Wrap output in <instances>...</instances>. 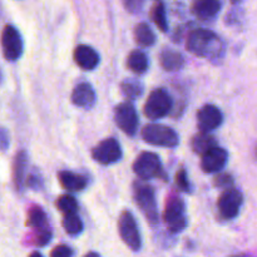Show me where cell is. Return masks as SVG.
I'll return each instance as SVG.
<instances>
[{
  "instance_id": "obj_27",
  "label": "cell",
  "mask_w": 257,
  "mask_h": 257,
  "mask_svg": "<svg viewBox=\"0 0 257 257\" xmlns=\"http://www.w3.org/2000/svg\"><path fill=\"white\" fill-rule=\"evenodd\" d=\"M57 207L64 216L73 215V213H77L78 203L73 196L62 195L57 200Z\"/></svg>"
},
{
  "instance_id": "obj_31",
  "label": "cell",
  "mask_w": 257,
  "mask_h": 257,
  "mask_svg": "<svg viewBox=\"0 0 257 257\" xmlns=\"http://www.w3.org/2000/svg\"><path fill=\"white\" fill-rule=\"evenodd\" d=\"M42 177H40L37 172H33L28 176L27 185L29 186L30 188H33V190H39V188H42Z\"/></svg>"
},
{
  "instance_id": "obj_19",
  "label": "cell",
  "mask_w": 257,
  "mask_h": 257,
  "mask_svg": "<svg viewBox=\"0 0 257 257\" xmlns=\"http://www.w3.org/2000/svg\"><path fill=\"white\" fill-rule=\"evenodd\" d=\"M28 167V155L25 151H20L14 160V171H13V176H14V183L19 191L23 190L25 183V172H27Z\"/></svg>"
},
{
  "instance_id": "obj_17",
  "label": "cell",
  "mask_w": 257,
  "mask_h": 257,
  "mask_svg": "<svg viewBox=\"0 0 257 257\" xmlns=\"http://www.w3.org/2000/svg\"><path fill=\"white\" fill-rule=\"evenodd\" d=\"M58 178H59V182L63 188L70 191V192H79V191L84 190L87 186V181L83 176L73 173L70 171H60L58 173Z\"/></svg>"
},
{
  "instance_id": "obj_22",
  "label": "cell",
  "mask_w": 257,
  "mask_h": 257,
  "mask_svg": "<svg viewBox=\"0 0 257 257\" xmlns=\"http://www.w3.org/2000/svg\"><path fill=\"white\" fill-rule=\"evenodd\" d=\"M135 39L141 47H152L156 43V35L147 23H140L135 28Z\"/></svg>"
},
{
  "instance_id": "obj_4",
  "label": "cell",
  "mask_w": 257,
  "mask_h": 257,
  "mask_svg": "<svg viewBox=\"0 0 257 257\" xmlns=\"http://www.w3.org/2000/svg\"><path fill=\"white\" fill-rule=\"evenodd\" d=\"M163 221L172 233H180L187 227L186 207L182 198L178 196H170L163 211Z\"/></svg>"
},
{
  "instance_id": "obj_24",
  "label": "cell",
  "mask_w": 257,
  "mask_h": 257,
  "mask_svg": "<svg viewBox=\"0 0 257 257\" xmlns=\"http://www.w3.org/2000/svg\"><path fill=\"white\" fill-rule=\"evenodd\" d=\"M143 84L140 79H133V78H128L120 83V92H122L123 97L127 99H136V98L141 97L143 93Z\"/></svg>"
},
{
  "instance_id": "obj_7",
  "label": "cell",
  "mask_w": 257,
  "mask_h": 257,
  "mask_svg": "<svg viewBox=\"0 0 257 257\" xmlns=\"http://www.w3.org/2000/svg\"><path fill=\"white\" fill-rule=\"evenodd\" d=\"M133 171L137 175V177L142 181L161 177L163 173L160 157L152 152L141 153L133 163Z\"/></svg>"
},
{
  "instance_id": "obj_23",
  "label": "cell",
  "mask_w": 257,
  "mask_h": 257,
  "mask_svg": "<svg viewBox=\"0 0 257 257\" xmlns=\"http://www.w3.org/2000/svg\"><path fill=\"white\" fill-rule=\"evenodd\" d=\"M127 65L136 74H143L148 69V58L142 50H133L127 59Z\"/></svg>"
},
{
  "instance_id": "obj_14",
  "label": "cell",
  "mask_w": 257,
  "mask_h": 257,
  "mask_svg": "<svg viewBox=\"0 0 257 257\" xmlns=\"http://www.w3.org/2000/svg\"><path fill=\"white\" fill-rule=\"evenodd\" d=\"M74 60L82 69L93 70L99 64V55L89 45L80 44L74 50Z\"/></svg>"
},
{
  "instance_id": "obj_34",
  "label": "cell",
  "mask_w": 257,
  "mask_h": 257,
  "mask_svg": "<svg viewBox=\"0 0 257 257\" xmlns=\"http://www.w3.org/2000/svg\"><path fill=\"white\" fill-rule=\"evenodd\" d=\"M243 2H245V0H231V3H232V4H235V5L241 4V3H243Z\"/></svg>"
},
{
  "instance_id": "obj_35",
  "label": "cell",
  "mask_w": 257,
  "mask_h": 257,
  "mask_svg": "<svg viewBox=\"0 0 257 257\" xmlns=\"http://www.w3.org/2000/svg\"><path fill=\"white\" fill-rule=\"evenodd\" d=\"M29 257H43V256L40 255L39 252H32V253H30V255H29Z\"/></svg>"
},
{
  "instance_id": "obj_25",
  "label": "cell",
  "mask_w": 257,
  "mask_h": 257,
  "mask_svg": "<svg viewBox=\"0 0 257 257\" xmlns=\"http://www.w3.org/2000/svg\"><path fill=\"white\" fill-rule=\"evenodd\" d=\"M151 17H152L153 23L157 25L158 29L161 32L166 33L168 30V22H167V15H166V8L165 4L161 2L156 3L155 7L152 8L151 12Z\"/></svg>"
},
{
  "instance_id": "obj_8",
  "label": "cell",
  "mask_w": 257,
  "mask_h": 257,
  "mask_svg": "<svg viewBox=\"0 0 257 257\" xmlns=\"http://www.w3.org/2000/svg\"><path fill=\"white\" fill-rule=\"evenodd\" d=\"M114 122L125 135L135 136L138 130V123H140L135 105L130 102H123L118 104L114 109Z\"/></svg>"
},
{
  "instance_id": "obj_9",
  "label": "cell",
  "mask_w": 257,
  "mask_h": 257,
  "mask_svg": "<svg viewBox=\"0 0 257 257\" xmlns=\"http://www.w3.org/2000/svg\"><path fill=\"white\" fill-rule=\"evenodd\" d=\"M2 47L5 59L14 62L23 54V39L18 29L13 25H5L2 33Z\"/></svg>"
},
{
  "instance_id": "obj_5",
  "label": "cell",
  "mask_w": 257,
  "mask_h": 257,
  "mask_svg": "<svg viewBox=\"0 0 257 257\" xmlns=\"http://www.w3.org/2000/svg\"><path fill=\"white\" fill-rule=\"evenodd\" d=\"M172 104L170 93L163 88H157L148 97L143 112L148 119L157 120L166 117L172 110Z\"/></svg>"
},
{
  "instance_id": "obj_33",
  "label": "cell",
  "mask_w": 257,
  "mask_h": 257,
  "mask_svg": "<svg viewBox=\"0 0 257 257\" xmlns=\"http://www.w3.org/2000/svg\"><path fill=\"white\" fill-rule=\"evenodd\" d=\"M84 257H100V255H99V253L94 252V251H92V252H88Z\"/></svg>"
},
{
  "instance_id": "obj_32",
  "label": "cell",
  "mask_w": 257,
  "mask_h": 257,
  "mask_svg": "<svg viewBox=\"0 0 257 257\" xmlns=\"http://www.w3.org/2000/svg\"><path fill=\"white\" fill-rule=\"evenodd\" d=\"M10 146V136L5 128H0V151L5 152Z\"/></svg>"
},
{
  "instance_id": "obj_36",
  "label": "cell",
  "mask_w": 257,
  "mask_h": 257,
  "mask_svg": "<svg viewBox=\"0 0 257 257\" xmlns=\"http://www.w3.org/2000/svg\"><path fill=\"white\" fill-rule=\"evenodd\" d=\"M232 257H247V256H243V255H237V256H232Z\"/></svg>"
},
{
  "instance_id": "obj_13",
  "label": "cell",
  "mask_w": 257,
  "mask_h": 257,
  "mask_svg": "<svg viewBox=\"0 0 257 257\" xmlns=\"http://www.w3.org/2000/svg\"><path fill=\"white\" fill-rule=\"evenodd\" d=\"M228 153L223 148L215 147L202 156L201 160V168L205 173L221 172L227 165Z\"/></svg>"
},
{
  "instance_id": "obj_21",
  "label": "cell",
  "mask_w": 257,
  "mask_h": 257,
  "mask_svg": "<svg viewBox=\"0 0 257 257\" xmlns=\"http://www.w3.org/2000/svg\"><path fill=\"white\" fill-rule=\"evenodd\" d=\"M191 147H192L193 152L203 156L210 150L217 147V142H216L215 137L211 136L210 133L200 132L192 138V141H191Z\"/></svg>"
},
{
  "instance_id": "obj_18",
  "label": "cell",
  "mask_w": 257,
  "mask_h": 257,
  "mask_svg": "<svg viewBox=\"0 0 257 257\" xmlns=\"http://www.w3.org/2000/svg\"><path fill=\"white\" fill-rule=\"evenodd\" d=\"M160 63L165 70L176 72L185 65V58L180 52L172 49H163L160 54Z\"/></svg>"
},
{
  "instance_id": "obj_6",
  "label": "cell",
  "mask_w": 257,
  "mask_h": 257,
  "mask_svg": "<svg viewBox=\"0 0 257 257\" xmlns=\"http://www.w3.org/2000/svg\"><path fill=\"white\" fill-rule=\"evenodd\" d=\"M118 230L123 242L133 251H140L142 246L140 230H138L136 218L130 211H123L118 220Z\"/></svg>"
},
{
  "instance_id": "obj_3",
  "label": "cell",
  "mask_w": 257,
  "mask_h": 257,
  "mask_svg": "<svg viewBox=\"0 0 257 257\" xmlns=\"http://www.w3.org/2000/svg\"><path fill=\"white\" fill-rule=\"evenodd\" d=\"M143 141L157 147L175 148L180 143V137L172 128L163 124H147L141 131Z\"/></svg>"
},
{
  "instance_id": "obj_10",
  "label": "cell",
  "mask_w": 257,
  "mask_h": 257,
  "mask_svg": "<svg viewBox=\"0 0 257 257\" xmlns=\"http://www.w3.org/2000/svg\"><path fill=\"white\" fill-rule=\"evenodd\" d=\"M92 157L95 162L100 163L103 166L118 162L122 157L120 145L114 138H107V140L102 141L93 148Z\"/></svg>"
},
{
  "instance_id": "obj_16",
  "label": "cell",
  "mask_w": 257,
  "mask_h": 257,
  "mask_svg": "<svg viewBox=\"0 0 257 257\" xmlns=\"http://www.w3.org/2000/svg\"><path fill=\"white\" fill-rule=\"evenodd\" d=\"M221 9L220 0H196L192 5V13L201 20L213 19Z\"/></svg>"
},
{
  "instance_id": "obj_30",
  "label": "cell",
  "mask_w": 257,
  "mask_h": 257,
  "mask_svg": "<svg viewBox=\"0 0 257 257\" xmlns=\"http://www.w3.org/2000/svg\"><path fill=\"white\" fill-rule=\"evenodd\" d=\"M50 257H73V251L67 245L55 246L50 252Z\"/></svg>"
},
{
  "instance_id": "obj_37",
  "label": "cell",
  "mask_w": 257,
  "mask_h": 257,
  "mask_svg": "<svg viewBox=\"0 0 257 257\" xmlns=\"http://www.w3.org/2000/svg\"><path fill=\"white\" fill-rule=\"evenodd\" d=\"M256 155H257V148H256Z\"/></svg>"
},
{
  "instance_id": "obj_12",
  "label": "cell",
  "mask_w": 257,
  "mask_h": 257,
  "mask_svg": "<svg viewBox=\"0 0 257 257\" xmlns=\"http://www.w3.org/2000/svg\"><path fill=\"white\" fill-rule=\"evenodd\" d=\"M222 112L213 104H206L198 110L197 125L200 132L210 133L222 124Z\"/></svg>"
},
{
  "instance_id": "obj_2",
  "label": "cell",
  "mask_w": 257,
  "mask_h": 257,
  "mask_svg": "<svg viewBox=\"0 0 257 257\" xmlns=\"http://www.w3.org/2000/svg\"><path fill=\"white\" fill-rule=\"evenodd\" d=\"M133 197L136 203L142 211L143 215L151 223H157L158 221V208L156 202L155 190L152 186L146 183L145 181L140 180L133 183Z\"/></svg>"
},
{
  "instance_id": "obj_28",
  "label": "cell",
  "mask_w": 257,
  "mask_h": 257,
  "mask_svg": "<svg viewBox=\"0 0 257 257\" xmlns=\"http://www.w3.org/2000/svg\"><path fill=\"white\" fill-rule=\"evenodd\" d=\"M176 185L183 192H191L192 191L191 190V183L188 181L187 173H186V171L183 168L178 171L177 175H176Z\"/></svg>"
},
{
  "instance_id": "obj_1",
  "label": "cell",
  "mask_w": 257,
  "mask_h": 257,
  "mask_svg": "<svg viewBox=\"0 0 257 257\" xmlns=\"http://www.w3.org/2000/svg\"><path fill=\"white\" fill-rule=\"evenodd\" d=\"M186 47L196 57L208 59H217L225 50L221 38L208 29L192 30L187 37Z\"/></svg>"
},
{
  "instance_id": "obj_26",
  "label": "cell",
  "mask_w": 257,
  "mask_h": 257,
  "mask_svg": "<svg viewBox=\"0 0 257 257\" xmlns=\"http://www.w3.org/2000/svg\"><path fill=\"white\" fill-rule=\"evenodd\" d=\"M63 227L70 236H78L83 231V222L77 213L67 215L63 218Z\"/></svg>"
},
{
  "instance_id": "obj_15",
  "label": "cell",
  "mask_w": 257,
  "mask_h": 257,
  "mask_svg": "<svg viewBox=\"0 0 257 257\" xmlns=\"http://www.w3.org/2000/svg\"><path fill=\"white\" fill-rule=\"evenodd\" d=\"M73 104L80 108H90L95 103V92L89 83H79L73 89Z\"/></svg>"
},
{
  "instance_id": "obj_11",
  "label": "cell",
  "mask_w": 257,
  "mask_h": 257,
  "mask_svg": "<svg viewBox=\"0 0 257 257\" xmlns=\"http://www.w3.org/2000/svg\"><path fill=\"white\" fill-rule=\"evenodd\" d=\"M242 201L243 196L238 190L233 187L225 190L218 198V212L226 220H232L240 212Z\"/></svg>"
},
{
  "instance_id": "obj_29",
  "label": "cell",
  "mask_w": 257,
  "mask_h": 257,
  "mask_svg": "<svg viewBox=\"0 0 257 257\" xmlns=\"http://www.w3.org/2000/svg\"><path fill=\"white\" fill-rule=\"evenodd\" d=\"M232 185L233 178L232 176L228 175V173H220V175L215 177V186L218 188H223V191L231 188Z\"/></svg>"
},
{
  "instance_id": "obj_20",
  "label": "cell",
  "mask_w": 257,
  "mask_h": 257,
  "mask_svg": "<svg viewBox=\"0 0 257 257\" xmlns=\"http://www.w3.org/2000/svg\"><path fill=\"white\" fill-rule=\"evenodd\" d=\"M27 225L30 228H33L35 232H40V231L50 228L49 223H48L47 215H45L43 208L39 207V206H34V207H32L29 210V212H28Z\"/></svg>"
}]
</instances>
